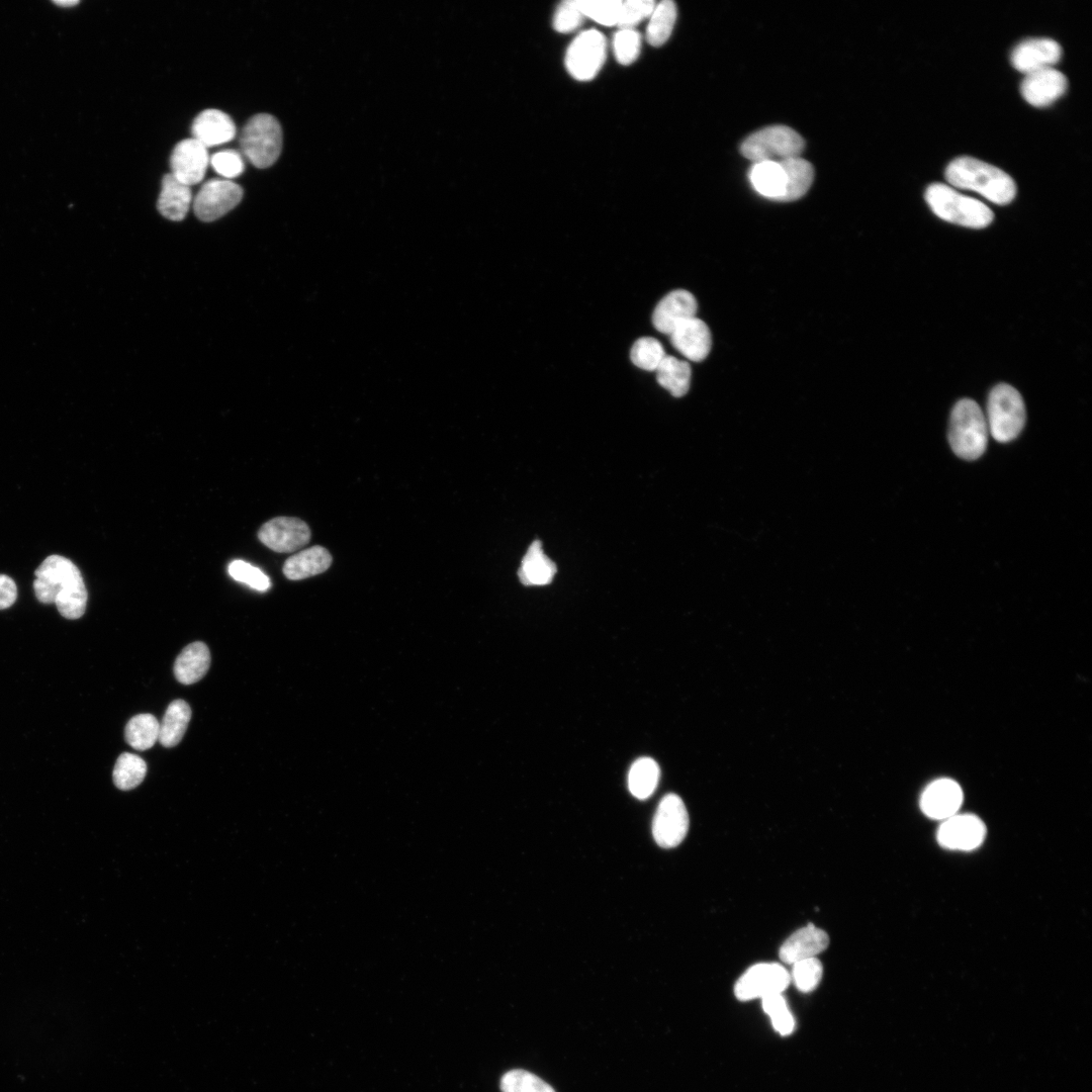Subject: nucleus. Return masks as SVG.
<instances>
[{
  "mask_svg": "<svg viewBox=\"0 0 1092 1092\" xmlns=\"http://www.w3.org/2000/svg\"><path fill=\"white\" fill-rule=\"evenodd\" d=\"M33 589L42 604H55L66 619L81 618L88 594L78 567L61 555L47 557L34 571Z\"/></svg>",
  "mask_w": 1092,
  "mask_h": 1092,
  "instance_id": "f257e3e1",
  "label": "nucleus"
},
{
  "mask_svg": "<svg viewBox=\"0 0 1092 1092\" xmlns=\"http://www.w3.org/2000/svg\"><path fill=\"white\" fill-rule=\"evenodd\" d=\"M947 182L961 189L975 191L993 203H1010L1016 194L1013 179L1003 170L972 157H959L945 169Z\"/></svg>",
  "mask_w": 1092,
  "mask_h": 1092,
  "instance_id": "f03ea898",
  "label": "nucleus"
},
{
  "mask_svg": "<svg viewBox=\"0 0 1092 1092\" xmlns=\"http://www.w3.org/2000/svg\"><path fill=\"white\" fill-rule=\"evenodd\" d=\"M932 212L939 218L962 226L983 229L988 226L994 214L980 200L961 194L942 183L930 184L924 194Z\"/></svg>",
  "mask_w": 1092,
  "mask_h": 1092,
  "instance_id": "7ed1b4c3",
  "label": "nucleus"
},
{
  "mask_svg": "<svg viewBox=\"0 0 1092 1092\" xmlns=\"http://www.w3.org/2000/svg\"><path fill=\"white\" fill-rule=\"evenodd\" d=\"M988 432L986 417L976 401L963 398L954 404L948 441L956 455L970 461L981 457L987 448Z\"/></svg>",
  "mask_w": 1092,
  "mask_h": 1092,
  "instance_id": "20e7f679",
  "label": "nucleus"
},
{
  "mask_svg": "<svg viewBox=\"0 0 1092 1092\" xmlns=\"http://www.w3.org/2000/svg\"><path fill=\"white\" fill-rule=\"evenodd\" d=\"M1026 420L1024 401L1011 385L1000 383L992 388L987 402V425L992 437L1007 443L1022 431Z\"/></svg>",
  "mask_w": 1092,
  "mask_h": 1092,
  "instance_id": "39448f33",
  "label": "nucleus"
},
{
  "mask_svg": "<svg viewBox=\"0 0 1092 1092\" xmlns=\"http://www.w3.org/2000/svg\"><path fill=\"white\" fill-rule=\"evenodd\" d=\"M805 143L793 128L770 125L748 135L740 146V153L753 163L780 162L800 157Z\"/></svg>",
  "mask_w": 1092,
  "mask_h": 1092,
  "instance_id": "423d86ee",
  "label": "nucleus"
},
{
  "mask_svg": "<svg viewBox=\"0 0 1092 1092\" xmlns=\"http://www.w3.org/2000/svg\"><path fill=\"white\" fill-rule=\"evenodd\" d=\"M240 146L245 157L257 168L273 165L282 150V129L271 114L254 115L244 126Z\"/></svg>",
  "mask_w": 1092,
  "mask_h": 1092,
  "instance_id": "0eeeda50",
  "label": "nucleus"
},
{
  "mask_svg": "<svg viewBox=\"0 0 1092 1092\" xmlns=\"http://www.w3.org/2000/svg\"><path fill=\"white\" fill-rule=\"evenodd\" d=\"M791 983L790 973L780 964L760 963L751 966L737 980L735 997L740 1001L783 994Z\"/></svg>",
  "mask_w": 1092,
  "mask_h": 1092,
  "instance_id": "6e6552de",
  "label": "nucleus"
},
{
  "mask_svg": "<svg viewBox=\"0 0 1092 1092\" xmlns=\"http://www.w3.org/2000/svg\"><path fill=\"white\" fill-rule=\"evenodd\" d=\"M606 39L595 29L578 34L568 47L565 66L569 74L580 81L592 80L606 59Z\"/></svg>",
  "mask_w": 1092,
  "mask_h": 1092,
  "instance_id": "1a4fd4ad",
  "label": "nucleus"
},
{
  "mask_svg": "<svg viewBox=\"0 0 1092 1092\" xmlns=\"http://www.w3.org/2000/svg\"><path fill=\"white\" fill-rule=\"evenodd\" d=\"M688 829L689 814L682 800L675 794L665 795L652 822L654 840L660 847L672 848L685 839Z\"/></svg>",
  "mask_w": 1092,
  "mask_h": 1092,
  "instance_id": "9d476101",
  "label": "nucleus"
},
{
  "mask_svg": "<svg viewBox=\"0 0 1092 1092\" xmlns=\"http://www.w3.org/2000/svg\"><path fill=\"white\" fill-rule=\"evenodd\" d=\"M243 197V189L228 179H211L196 194L193 208L196 216L205 222L213 221L236 207Z\"/></svg>",
  "mask_w": 1092,
  "mask_h": 1092,
  "instance_id": "9b49d317",
  "label": "nucleus"
},
{
  "mask_svg": "<svg viewBox=\"0 0 1092 1092\" xmlns=\"http://www.w3.org/2000/svg\"><path fill=\"white\" fill-rule=\"evenodd\" d=\"M259 540L279 553H288L304 547L310 540L307 524L293 517H277L262 525Z\"/></svg>",
  "mask_w": 1092,
  "mask_h": 1092,
  "instance_id": "f8f14e48",
  "label": "nucleus"
},
{
  "mask_svg": "<svg viewBox=\"0 0 1092 1092\" xmlns=\"http://www.w3.org/2000/svg\"><path fill=\"white\" fill-rule=\"evenodd\" d=\"M1062 57L1061 46L1052 38L1036 37L1024 39L1014 47L1010 55L1012 66L1026 74L1051 68Z\"/></svg>",
  "mask_w": 1092,
  "mask_h": 1092,
  "instance_id": "ddd939ff",
  "label": "nucleus"
},
{
  "mask_svg": "<svg viewBox=\"0 0 1092 1092\" xmlns=\"http://www.w3.org/2000/svg\"><path fill=\"white\" fill-rule=\"evenodd\" d=\"M985 834L986 827L977 816L953 815L938 828L937 840L946 848L971 850L983 842Z\"/></svg>",
  "mask_w": 1092,
  "mask_h": 1092,
  "instance_id": "4468645a",
  "label": "nucleus"
},
{
  "mask_svg": "<svg viewBox=\"0 0 1092 1092\" xmlns=\"http://www.w3.org/2000/svg\"><path fill=\"white\" fill-rule=\"evenodd\" d=\"M208 163L207 148L193 138L183 140L172 152L171 174L182 183L191 186L202 180Z\"/></svg>",
  "mask_w": 1092,
  "mask_h": 1092,
  "instance_id": "2eb2a0df",
  "label": "nucleus"
},
{
  "mask_svg": "<svg viewBox=\"0 0 1092 1092\" xmlns=\"http://www.w3.org/2000/svg\"><path fill=\"white\" fill-rule=\"evenodd\" d=\"M1067 88L1066 76L1051 67L1026 74L1021 82L1020 92L1032 106L1045 107L1062 97Z\"/></svg>",
  "mask_w": 1092,
  "mask_h": 1092,
  "instance_id": "dca6fc26",
  "label": "nucleus"
},
{
  "mask_svg": "<svg viewBox=\"0 0 1092 1092\" xmlns=\"http://www.w3.org/2000/svg\"><path fill=\"white\" fill-rule=\"evenodd\" d=\"M697 306V300L691 292L673 290L655 306L652 324L658 332L669 335L678 325L696 316Z\"/></svg>",
  "mask_w": 1092,
  "mask_h": 1092,
  "instance_id": "f3484780",
  "label": "nucleus"
},
{
  "mask_svg": "<svg viewBox=\"0 0 1092 1092\" xmlns=\"http://www.w3.org/2000/svg\"><path fill=\"white\" fill-rule=\"evenodd\" d=\"M963 802L961 787L952 780H937L924 790L920 799L921 810L933 819H947L958 812Z\"/></svg>",
  "mask_w": 1092,
  "mask_h": 1092,
  "instance_id": "a211bd4d",
  "label": "nucleus"
},
{
  "mask_svg": "<svg viewBox=\"0 0 1092 1092\" xmlns=\"http://www.w3.org/2000/svg\"><path fill=\"white\" fill-rule=\"evenodd\" d=\"M668 336L671 345L691 361L704 360L711 350L710 330L696 316L678 325Z\"/></svg>",
  "mask_w": 1092,
  "mask_h": 1092,
  "instance_id": "6ab92c4d",
  "label": "nucleus"
},
{
  "mask_svg": "<svg viewBox=\"0 0 1092 1092\" xmlns=\"http://www.w3.org/2000/svg\"><path fill=\"white\" fill-rule=\"evenodd\" d=\"M828 934L821 928L809 923L792 933L782 944L779 957L783 963L794 964L817 954L827 948Z\"/></svg>",
  "mask_w": 1092,
  "mask_h": 1092,
  "instance_id": "aec40b11",
  "label": "nucleus"
},
{
  "mask_svg": "<svg viewBox=\"0 0 1092 1092\" xmlns=\"http://www.w3.org/2000/svg\"><path fill=\"white\" fill-rule=\"evenodd\" d=\"M191 129L193 139L205 148L228 143L236 134V125L233 119L226 113L217 109H207L200 112L195 117Z\"/></svg>",
  "mask_w": 1092,
  "mask_h": 1092,
  "instance_id": "412c9836",
  "label": "nucleus"
},
{
  "mask_svg": "<svg viewBox=\"0 0 1092 1092\" xmlns=\"http://www.w3.org/2000/svg\"><path fill=\"white\" fill-rule=\"evenodd\" d=\"M332 563L330 552L322 546L301 550L286 559L283 573L290 580H300L326 571Z\"/></svg>",
  "mask_w": 1092,
  "mask_h": 1092,
  "instance_id": "4be33fe9",
  "label": "nucleus"
},
{
  "mask_svg": "<svg viewBox=\"0 0 1092 1092\" xmlns=\"http://www.w3.org/2000/svg\"><path fill=\"white\" fill-rule=\"evenodd\" d=\"M191 200L190 186L179 181L171 173L164 176L157 203L163 216L174 221L182 220L189 210Z\"/></svg>",
  "mask_w": 1092,
  "mask_h": 1092,
  "instance_id": "5701e85b",
  "label": "nucleus"
},
{
  "mask_svg": "<svg viewBox=\"0 0 1092 1092\" xmlns=\"http://www.w3.org/2000/svg\"><path fill=\"white\" fill-rule=\"evenodd\" d=\"M210 665V653L205 643L193 642L180 652L174 664L176 679L191 685L201 679Z\"/></svg>",
  "mask_w": 1092,
  "mask_h": 1092,
  "instance_id": "b1692460",
  "label": "nucleus"
},
{
  "mask_svg": "<svg viewBox=\"0 0 1092 1092\" xmlns=\"http://www.w3.org/2000/svg\"><path fill=\"white\" fill-rule=\"evenodd\" d=\"M753 188L762 196L782 201L786 189V173L780 162L754 163L748 173Z\"/></svg>",
  "mask_w": 1092,
  "mask_h": 1092,
  "instance_id": "393cba45",
  "label": "nucleus"
},
{
  "mask_svg": "<svg viewBox=\"0 0 1092 1092\" xmlns=\"http://www.w3.org/2000/svg\"><path fill=\"white\" fill-rule=\"evenodd\" d=\"M556 573L555 564L548 558L539 541L528 548L518 571L519 578L526 585H544L551 582Z\"/></svg>",
  "mask_w": 1092,
  "mask_h": 1092,
  "instance_id": "a878e982",
  "label": "nucleus"
},
{
  "mask_svg": "<svg viewBox=\"0 0 1092 1092\" xmlns=\"http://www.w3.org/2000/svg\"><path fill=\"white\" fill-rule=\"evenodd\" d=\"M191 718V709L183 700L169 704L160 723L159 742L165 747L177 745L183 738Z\"/></svg>",
  "mask_w": 1092,
  "mask_h": 1092,
  "instance_id": "bb28decb",
  "label": "nucleus"
},
{
  "mask_svg": "<svg viewBox=\"0 0 1092 1092\" xmlns=\"http://www.w3.org/2000/svg\"><path fill=\"white\" fill-rule=\"evenodd\" d=\"M657 382L673 396L685 395L691 382V367L688 362L666 355L655 370Z\"/></svg>",
  "mask_w": 1092,
  "mask_h": 1092,
  "instance_id": "cd10ccee",
  "label": "nucleus"
},
{
  "mask_svg": "<svg viewBox=\"0 0 1092 1092\" xmlns=\"http://www.w3.org/2000/svg\"><path fill=\"white\" fill-rule=\"evenodd\" d=\"M786 173V189L782 201L801 198L809 190L813 178L812 165L801 157L780 161Z\"/></svg>",
  "mask_w": 1092,
  "mask_h": 1092,
  "instance_id": "c85d7f7f",
  "label": "nucleus"
},
{
  "mask_svg": "<svg viewBox=\"0 0 1092 1092\" xmlns=\"http://www.w3.org/2000/svg\"><path fill=\"white\" fill-rule=\"evenodd\" d=\"M660 776L657 762L650 757L636 759L630 767L628 787L637 799L644 800L655 791Z\"/></svg>",
  "mask_w": 1092,
  "mask_h": 1092,
  "instance_id": "c756f323",
  "label": "nucleus"
},
{
  "mask_svg": "<svg viewBox=\"0 0 1092 1092\" xmlns=\"http://www.w3.org/2000/svg\"><path fill=\"white\" fill-rule=\"evenodd\" d=\"M160 723L152 714L133 716L126 724L124 738L135 750H147L159 739Z\"/></svg>",
  "mask_w": 1092,
  "mask_h": 1092,
  "instance_id": "7c9ffc66",
  "label": "nucleus"
},
{
  "mask_svg": "<svg viewBox=\"0 0 1092 1092\" xmlns=\"http://www.w3.org/2000/svg\"><path fill=\"white\" fill-rule=\"evenodd\" d=\"M676 6L670 0L655 5L646 28L647 41L660 47L669 38L676 19Z\"/></svg>",
  "mask_w": 1092,
  "mask_h": 1092,
  "instance_id": "2f4dec72",
  "label": "nucleus"
},
{
  "mask_svg": "<svg viewBox=\"0 0 1092 1092\" xmlns=\"http://www.w3.org/2000/svg\"><path fill=\"white\" fill-rule=\"evenodd\" d=\"M146 774L147 763L142 757L123 752L116 759L112 779L118 789L128 791L138 787L144 781Z\"/></svg>",
  "mask_w": 1092,
  "mask_h": 1092,
  "instance_id": "473e14b6",
  "label": "nucleus"
},
{
  "mask_svg": "<svg viewBox=\"0 0 1092 1092\" xmlns=\"http://www.w3.org/2000/svg\"><path fill=\"white\" fill-rule=\"evenodd\" d=\"M763 1011L770 1018L771 1025L781 1035H789L795 1029V1018L783 994H772L761 999Z\"/></svg>",
  "mask_w": 1092,
  "mask_h": 1092,
  "instance_id": "72a5a7b5",
  "label": "nucleus"
},
{
  "mask_svg": "<svg viewBox=\"0 0 1092 1092\" xmlns=\"http://www.w3.org/2000/svg\"><path fill=\"white\" fill-rule=\"evenodd\" d=\"M665 356L661 343L651 337L638 339L630 352L633 364L647 371H655Z\"/></svg>",
  "mask_w": 1092,
  "mask_h": 1092,
  "instance_id": "f704fd0d",
  "label": "nucleus"
},
{
  "mask_svg": "<svg viewBox=\"0 0 1092 1092\" xmlns=\"http://www.w3.org/2000/svg\"><path fill=\"white\" fill-rule=\"evenodd\" d=\"M822 975L821 962L817 958H810L794 963L790 978L799 991L809 993L818 987Z\"/></svg>",
  "mask_w": 1092,
  "mask_h": 1092,
  "instance_id": "c9c22d12",
  "label": "nucleus"
},
{
  "mask_svg": "<svg viewBox=\"0 0 1092 1092\" xmlns=\"http://www.w3.org/2000/svg\"><path fill=\"white\" fill-rule=\"evenodd\" d=\"M503 1092H555L538 1076L524 1070H512L500 1080Z\"/></svg>",
  "mask_w": 1092,
  "mask_h": 1092,
  "instance_id": "e433bc0d",
  "label": "nucleus"
},
{
  "mask_svg": "<svg viewBox=\"0 0 1092 1092\" xmlns=\"http://www.w3.org/2000/svg\"><path fill=\"white\" fill-rule=\"evenodd\" d=\"M582 14L607 26L617 25L622 6L619 0H576Z\"/></svg>",
  "mask_w": 1092,
  "mask_h": 1092,
  "instance_id": "4c0bfd02",
  "label": "nucleus"
},
{
  "mask_svg": "<svg viewBox=\"0 0 1092 1092\" xmlns=\"http://www.w3.org/2000/svg\"><path fill=\"white\" fill-rule=\"evenodd\" d=\"M640 48L641 36L634 28L619 29L614 35V54L621 65L632 64L638 58Z\"/></svg>",
  "mask_w": 1092,
  "mask_h": 1092,
  "instance_id": "58836bf2",
  "label": "nucleus"
},
{
  "mask_svg": "<svg viewBox=\"0 0 1092 1092\" xmlns=\"http://www.w3.org/2000/svg\"><path fill=\"white\" fill-rule=\"evenodd\" d=\"M228 570L234 579L243 582L256 590L265 592L271 585L270 578L260 568L244 560L232 561L229 564Z\"/></svg>",
  "mask_w": 1092,
  "mask_h": 1092,
  "instance_id": "ea45409f",
  "label": "nucleus"
},
{
  "mask_svg": "<svg viewBox=\"0 0 1092 1092\" xmlns=\"http://www.w3.org/2000/svg\"><path fill=\"white\" fill-rule=\"evenodd\" d=\"M655 5L656 3L652 0L622 1L617 25L620 29L633 28L636 24L651 15Z\"/></svg>",
  "mask_w": 1092,
  "mask_h": 1092,
  "instance_id": "a19ab883",
  "label": "nucleus"
},
{
  "mask_svg": "<svg viewBox=\"0 0 1092 1092\" xmlns=\"http://www.w3.org/2000/svg\"><path fill=\"white\" fill-rule=\"evenodd\" d=\"M584 15L578 7L576 0L564 1L555 11L553 27L559 32H570L581 24Z\"/></svg>",
  "mask_w": 1092,
  "mask_h": 1092,
  "instance_id": "79ce46f5",
  "label": "nucleus"
},
{
  "mask_svg": "<svg viewBox=\"0 0 1092 1092\" xmlns=\"http://www.w3.org/2000/svg\"><path fill=\"white\" fill-rule=\"evenodd\" d=\"M209 162L214 171L224 178H235L241 175L245 166L241 154L233 150L215 153L211 156Z\"/></svg>",
  "mask_w": 1092,
  "mask_h": 1092,
  "instance_id": "37998d69",
  "label": "nucleus"
},
{
  "mask_svg": "<svg viewBox=\"0 0 1092 1092\" xmlns=\"http://www.w3.org/2000/svg\"><path fill=\"white\" fill-rule=\"evenodd\" d=\"M17 598V586L14 580L5 574H0V610L11 607Z\"/></svg>",
  "mask_w": 1092,
  "mask_h": 1092,
  "instance_id": "c03bdc74",
  "label": "nucleus"
},
{
  "mask_svg": "<svg viewBox=\"0 0 1092 1092\" xmlns=\"http://www.w3.org/2000/svg\"><path fill=\"white\" fill-rule=\"evenodd\" d=\"M54 3L57 4V5L63 6V7H71V6L77 5L79 3V1H77V0H58V1H54Z\"/></svg>",
  "mask_w": 1092,
  "mask_h": 1092,
  "instance_id": "a18cd8bd",
  "label": "nucleus"
}]
</instances>
